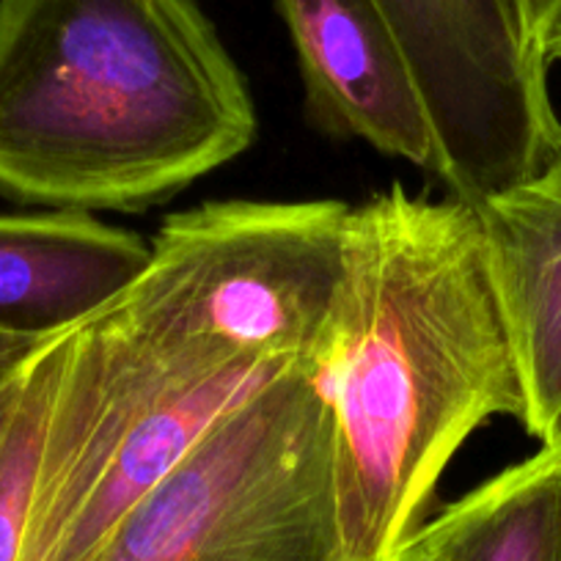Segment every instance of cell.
Here are the masks:
<instances>
[{
  "label": "cell",
  "mask_w": 561,
  "mask_h": 561,
  "mask_svg": "<svg viewBox=\"0 0 561 561\" xmlns=\"http://www.w3.org/2000/svg\"><path fill=\"white\" fill-rule=\"evenodd\" d=\"M304 366L331 413L344 556L391 561L462 444L526 408L473 204L397 182L350 207Z\"/></svg>",
  "instance_id": "6da1fadb"
},
{
  "label": "cell",
  "mask_w": 561,
  "mask_h": 561,
  "mask_svg": "<svg viewBox=\"0 0 561 561\" xmlns=\"http://www.w3.org/2000/svg\"><path fill=\"white\" fill-rule=\"evenodd\" d=\"M256 129L196 0H0V196L140 213L248 152Z\"/></svg>",
  "instance_id": "7a4b0ae2"
},
{
  "label": "cell",
  "mask_w": 561,
  "mask_h": 561,
  "mask_svg": "<svg viewBox=\"0 0 561 561\" xmlns=\"http://www.w3.org/2000/svg\"><path fill=\"white\" fill-rule=\"evenodd\" d=\"M350 207L234 198L171 215L100 314L176 364L306 360L342 275Z\"/></svg>",
  "instance_id": "3957f363"
},
{
  "label": "cell",
  "mask_w": 561,
  "mask_h": 561,
  "mask_svg": "<svg viewBox=\"0 0 561 561\" xmlns=\"http://www.w3.org/2000/svg\"><path fill=\"white\" fill-rule=\"evenodd\" d=\"M89 561H347L331 413L306 366L224 415Z\"/></svg>",
  "instance_id": "277c9868"
},
{
  "label": "cell",
  "mask_w": 561,
  "mask_h": 561,
  "mask_svg": "<svg viewBox=\"0 0 561 561\" xmlns=\"http://www.w3.org/2000/svg\"><path fill=\"white\" fill-rule=\"evenodd\" d=\"M433 133V174L479 204L561 154L542 53L506 0H375Z\"/></svg>",
  "instance_id": "5b68a950"
},
{
  "label": "cell",
  "mask_w": 561,
  "mask_h": 561,
  "mask_svg": "<svg viewBox=\"0 0 561 561\" xmlns=\"http://www.w3.org/2000/svg\"><path fill=\"white\" fill-rule=\"evenodd\" d=\"M325 133L433 174L435 147L402 50L375 0H275Z\"/></svg>",
  "instance_id": "8992f818"
},
{
  "label": "cell",
  "mask_w": 561,
  "mask_h": 561,
  "mask_svg": "<svg viewBox=\"0 0 561 561\" xmlns=\"http://www.w3.org/2000/svg\"><path fill=\"white\" fill-rule=\"evenodd\" d=\"M473 209L520 371L526 399L520 424L542 446L556 444L561 440V154Z\"/></svg>",
  "instance_id": "52a82bcc"
},
{
  "label": "cell",
  "mask_w": 561,
  "mask_h": 561,
  "mask_svg": "<svg viewBox=\"0 0 561 561\" xmlns=\"http://www.w3.org/2000/svg\"><path fill=\"white\" fill-rule=\"evenodd\" d=\"M298 364L304 360L237 358L171 377L129 421L50 561H89L107 534L191 455L224 415Z\"/></svg>",
  "instance_id": "ba28073f"
},
{
  "label": "cell",
  "mask_w": 561,
  "mask_h": 561,
  "mask_svg": "<svg viewBox=\"0 0 561 561\" xmlns=\"http://www.w3.org/2000/svg\"><path fill=\"white\" fill-rule=\"evenodd\" d=\"M149 240L91 213H0V325L47 336L122 295Z\"/></svg>",
  "instance_id": "9c48e42d"
},
{
  "label": "cell",
  "mask_w": 561,
  "mask_h": 561,
  "mask_svg": "<svg viewBox=\"0 0 561 561\" xmlns=\"http://www.w3.org/2000/svg\"><path fill=\"white\" fill-rule=\"evenodd\" d=\"M415 537L433 561H561V440L473 488Z\"/></svg>",
  "instance_id": "30bf717a"
},
{
  "label": "cell",
  "mask_w": 561,
  "mask_h": 561,
  "mask_svg": "<svg viewBox=\"0 0 561 561\" xmlns=\"http://www.w3.org/2000/svg\"><path fill=\"white\" fill-rule=\"evenodd\" d=\"M78 325L39 339L0 382V561H23L47 424Z\"/></svg>",
  "instance_id": "8fae6325"
},
{
  "label": "cell",
  "mask_w": 561,
  "mask_h": 561,
  "mask_svg": "<svg viewBox=\"0 0 561 561\" xmlns=\"http://www.w3.org/2000/svg\"><path fill=\"white\" fill-rule=\"evenodd\" d=\"M512 18L520 25L523 36L539 50L545 31L553 25V20L561 14V0H506ZM542 53V50H539Z\"/></svg>",
  "instance_id": "7c38bea8"
},
{
  "label": "cell",
  "mask_w": 561,
  "mask_h": 561,
  "mask_svg": "<svg viewBox=\"0 0 561 561\" xmlns=\"http://www.w3.org/2000/svg\"><path fill=\"white\" fill-rule=\"evenodd\" d=\"M47 336H50V333H47ZM39 339L45 336H34V333H23L14 331V328L0 325V382H3V377L14 369V364H18Z\"/></svg>",
  "instance_id": "4fadbf2b"
},
{
  "label": "cell",
  "mask_w": 561,
  "mask_h": 561,
  "mask_svg": "<svg viewBox=\"0 0 561 561\" xmlns=\"http://www.w3.org/2000/svg\"><path fill=\"white\" fill-rule=\"evenodd\" d=\"M539 47H542V56H545V61H548V64L561 61V14L553 20V25L545 31Z\"/></svg>",
  "instance_id": "5bb4252c"
},
{
  "label": "cell",
  "mask_w": 561,
  "mask_h": 561,
  "mask_svg": "<svg viewBox=\"0 0 561 561\" xmlns=\"http://www.w3.org/2000/svg\"><path fill=\"white\" fill-rule=\"evenodd\" d=\"M391 561H433V559H430V553H427V550H424V545H421L419 537H415V534H413V537H410L408 542H404L402 548H399V553L393 556Z\"/></svg>",
  "instance_id": "9a60e30c"
}]
</instances>
